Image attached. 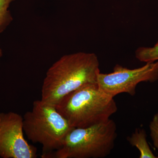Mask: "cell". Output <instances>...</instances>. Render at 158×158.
Returning a JSON list of instances; mask_svg holds the SVG:
<instances>
[{
    "label": "cell",
    "instance_id": "obj_11",
    "mask_svg": "<svg viewBox=\"0 0 158 158\" xmlns=\"http://www.w3.org/2000/svg\"><path fill=\"white\" fill-rule=\"evenodd\" d=\"M2 56H3L2 51V50L1 49V48H0V59H1V57Z\"/></svg>",
    "mask_w": 158,
    "mask_h": 158
},
{
    "label": "cell",
    "instance_id": "obj_8",
    "mask_svg": "<svg viewBox=\"0 0 158 158\" xmlns=\"http://www.w3.org/2000/svg\"><path fill=\"white\" fill-rule=\"evenodd\" d=\"M135 56L139 61L146 63L158 61V42L152 47L139 48L136 51Z\"/></svg>",
    "mask_w": 158,
    "mask_h": 158
},
{
    "label": "cell",
    "instance_id": "obj_10",
    "mask_svg": "<svg viewBox=\"0 0 158 158\" xmlns=\"http://www.w3.org/2000/svg\"><path fill=\"white\" fill-rule=\"evenodd\" d=\"M149 129L154 146L158 150V112L154 116L150 123Z\"/></svg>",
    "mask_w": 158,
    "mask_h": 158
},
{
    "label": "cell",
    "instance_id": "obj_7",
    "mask_svg": "<svg viewBox=\"0 0 158 158\" xmlns=\"http://www.w3.org/2000/svg\"><path fill=\"white\" fill-rule=\"evenodd\" d=\"M146 132L143 129H136L135 131L127 138V141L133 147L138 148L140 158H156L153 153L146 139Z\"/></svg>",
    "mask_w": 158,
    "mask_h": 158
},
{
    "label": "cell",
    "instance_id": "obj_4",
    "mask_svg": "<svg viewBox=\"0 0 158 158\" xmlns=\"http://www.w3.org/2000/svg\"><path fill=\"white\" fill-rule=\"evenodd\" d=\"M56 107L41 99L33 102L32 110L23 117V129L27 138L42 145L41 157L62 147L64 139L73 129Z\"/></svg>",
    "mask_w": 158,
    "mask_h": 158
},
{
    "label": "cell",
    "instance_id": "obj_12",
    "mask_svg": "<svg viewBox=\"0 0 158 158\" xmlns=\"http://www.w3.org/2000/svg\"><path fill=\"white\" fill-rule=\"evenodd\" d=\"M157 158H158V154L157 157Z\"/></svg>",
    "mask_w": 158,
    "mask_h": 158
},
{
    "label": "cell",
    "instance_id": "obj_1",
    "mask_svg": "<svg viewBox=\"0 0 158 158\" xmlns=\"http://www.w3.org/2000/svg\"><path fill=\"white\" fill-rule=\"evenodd\" d=\"M99 62L94 53L79 52L62 56L48 69L41 100L56 106L64 96L87 84L97 83Z\"/></svg>",
    "mask_w": 158,
    "mask_h": 158
},
{
    "label": "cell",
    "instance_id": "obj_5",
    "mask_svg": "<svg viewBox=\"0 0 158 158\" xmlns=\"http://www.w3.org/2000/svg\"><path fill=\"white\" fill-rule=\"evenodd\" d=\"M158 80V61L148 62L142 67L129 69L116 65L113 72L100 73L97 84L100 89L114 98L117 94L127 93L133 96L136 94L137 85L142 82L153 83Z\"/></svg>",
    "mask_w": 158,
    "mask_h": 158
},
{
    "label": "cell",
    "instance_id": "obj_2",
    "mask_svg": "<svg viewBox=\"0 0 158 158\" xmlns=\"http://www.w3.org/2000/svg\"><path fill=\"white\" fill-rule=\"evenodd\" d=\"M97 83L87 84L64 96L56 105L58 112L73 128L104 122L117 112V104Z\"/></svg>",
    "mask_w": 158,
    "mask_h": 158
},
{
    "label": "cell",
    "instance_id": "obj_9",
    "mask_svg": "<svg viewBox=\"0 0 158 158\" xmlns=\"http://www.w3.org/2000/svg\"><path fill=\"white\" fill-rule=\"evenodd\" d=\"M15 0H0V34L2 33L13 21L9 10L10 4Z\"/></svg>",
    "mask_w": 158,
    "mask_h": 158
},
{
    "label": "cell",
    "instance_id": "obj_6",
    "mask_svg": "<svg viewBox=\"0 0 158 158\" xmlns=\"http://www.w3.org/2000/svg\"><path fill=\"white\" fill-rule=\"evenodd\" d=\"M37 149L24 136L23 117L10 112L0 113V158H36Z\"/></svg>",
    "mask_w": 158,
    "mask_h": 158
},
{
    "label": "cell",
    "instance_id": "obj_3",
    "mask_svg": "<svg viewBox=\"0 0 158 158\" xmlns=\"http://www.w3.org/2000/svg\"><path fill=\"white\" fill-rule=\"evenodd\" d=\"M117 127L109 119L84 128H73L62 147L43 158H103L113 150L117 138Z\"/></svg>",
    "mask_w": 158,
    "mask_h": 158
}]
</instances>
